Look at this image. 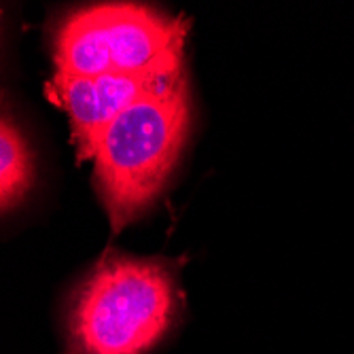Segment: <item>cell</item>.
Here are the masks:
<instances>
[{
  "label": "cell",
  "mask_w": 354,
  "mask_h": 354,
  "mask_svg": "<svg viewBox=\"0 0 354 354\" xmlns=\"http://www.w3.org/2000/svg\"><path fill=\"white\" fill-rule=\"evenodd\" d=\"M187 21L140 5H95L62 21L55 35V75L183 73Z\"/></svg>",
  "instance_id": "cell-3"
},
{
  "label": "cell",
  "mask_w": 354,
  "mask_h": 354,
  "mask_svg": "<svg viewBox=\"0 0 354 354\" xmlns=\"http://www.w3.org/2000/svg\"><path fill=\"white\" fill-rule=\"evenodd\" d=\"M189 130L187 79L119 113L93 155L95 183L113 232H121L164 189Z\"/></svg>",
  "instance_id": "cell-2"
},
{
  "label": "cell",
  "mask_w": 354,
  "mask_h": 354,
  "mask_svg": "<svg viewBox=\"0 0 354 354\" xmlns=\"http://www.w3.org/2000/svg\"><path fill=\"white\" fill-rule=\"evenodd\" d=\"M185 73L142 75H98L64 77L55 75L47 85L51 98L66 111L73 140L81 159H93L100 138L111 121L140 98L162 91L183 79Z\"/></svg>",
  "instance_id": "cell-4"
},
{
  "label": "cell",
  "mask_w": 354,
  "mask_h": 354,
  "mask_svg": "<svg viewBox=\"0 0 354 354\" xmlns=\"http://www.w3.org/2000/svg\"><path fill=\"white\" fill-rule=\"evenodd\" d=\"M35 183V159L9 106L0 98V212L19 204Z\"/></svg>",
  "instance_id": "cell-5"
},
{
  "label": "cell",
  "mask_w": 354,
  "mask_h": 354,
  "mask_svg": "<svg viewBox=\"0 0 354 354\" xmlns=\"http://www.w3.org/2000/svg\"><path fill=\"white\" fill-rule=\"evenodd\" d=\"M178 312V293L166 266L106 257L68 304L64 354H147L170 333Z\"/></svg>",
  "instance_id": "cell-1"
}]
</instances>
